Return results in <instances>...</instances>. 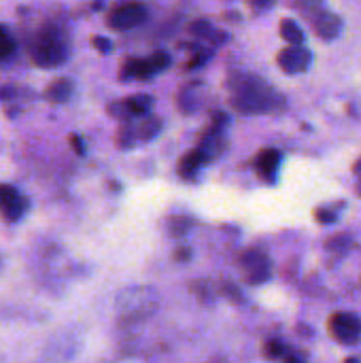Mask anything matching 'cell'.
<instances>
[{"mask_svg":"<svg viewBox=\"0 0 361 363\" xmlns=\"http://www.w3.org/2000/svg\"><path fill=\"white\" fill-rule=\"evenodd\" d=\"M28 53L34 66L38 68H57L68 60L70 43L68 34L60 23L40 26L28 40Z\"/></svg>","mask_w":361,"mask_h":363,"instance_id":"cell-1","label":"cell"},{"mask_svg":"<svg viewBox=\"0 0 361 363\" xmlns=\"http://www.w3.org/2000/svg\"><path fill=\"white\" fill-rule=\"evenodd\" d=\"M232 104L245 115H257L274 108L277 94L270 85L262 79L251 74H236L232 77Z\"/></svg>","mask_w":361,"mask_h":363,"instance_id":"cell-2","label":"cell"},{"mask_svg":"<svg viewBox=\"0 0 361 363\" xmlns=\"http://www.w3.org/2000/svg\"><path fill=\"white\" fill-rule=\"evenodd\" d=\"M170 64V55L166 51H157L143 60H128L121 68V79H149L164 70Z\"/></svg>","mask_w":361,"mask_h":363,"instance_id":"cell-3","label":"cell"},{"mask_svg":"<svg viewBox=\"0 0 361 363\" xmlns=\"http://www.w3.org/2000/svg\"><path fill=\"white\" fill-rule=\"evenodd\" d=\"M28 198L19 194L13 185H0V217L6 223H17L28 213Z\"/></svg>","mask_w":361,"mask_h":363,"instance_id":"cell-4","label":"cell"},{"mask_svg":"<svg viewBox=\"0 0 361 363\" xmlns=\"http://www.w3.org/2000/svg\"><path fill=\"white\" fill-rule=\"evenodd\" d=\"M147 19V9L140 2H126L109 13V26L113 30H130Z\"/></svg>","mask_w":361,"mask_h":363,"instance_id":"cell-5","label":"cell"},{"mask_svg":"<svg viewBox=\"0 0 361 363\" xmlns=\"http://www.w3.org/2000/svg\"><path fill=\"white\" fill-rule=\"evenodd\" d=\"M155 308V298L151 291L134 289L119 298V313L128 319H138L140 315H149Z\"/></svg>","mask_w":361,"mask_h":363,"instance_id":"cell-6","label":"cell"},{"mask_svg":"<svg viewBox=\"0 0 361 363\" xmlns=\"http://www.w3.org/2000/svg\"><path fill=\"white\" fill-rule=\"evenodd\" d=\"M240 268L251 285L266 283L270 279V259L264 251L251 249L240 257Z\"/></svg>","mask_w":361,"mask_h":363,"instance_id":"cell-7","label":"cell"},{"mask_svg":"<svg viewBox=\"0 0 361 363\" xmlns=\"http://www.w3.org/2000/svg\"><path fill=\"white\" fill-rule=\"evenodd\" d=\"M332 336L343 345H355L361 338V319L349 313H338L330 319Z\"/></svg>","mask_w":361,"mask_h":363,"instance_id":"cell-8","label":"cell"},{"mask_svg":"<svg viewBox=\"0 0 361 363\" xmlns=\"http://www.w3.org/2000/svg\"><path fill=\"white\" fill-rule=\"evenodd\" d=\"M281 70H285L287 74H298V72H304L309 66H311V51H306L304 47L300 45H289L287 49H283L277 57Z\"/></svg>","mask_w":361,"mask_h":363,"instance_id":"cell-9","label":"cell"},{"mask_svg":"<svg viewBox=\"0 0 361 363\" xmlns=\"http://www.w3.org/2000/svg\"><path fill=\"white\" fill-rule=\"evenodd\" d=\"M153 104V98L151 96H132V98H126L121 102H113L109 106V113L117 119H132V117H138V115H145Z\"/></svg>","mask_w":361,"mask_h":363,"instance_id":"cell-10","label":"cell"},{"mask_svg":"<svg viewBox=\"0 0 361 363\" xmlns=\"http://www.w3.org/2000/svg\"><path fill=\"white\" fill-rule=\"evenodd\" d=\"M311 21H313V28H315L317 36L323 38V40H334L340 34V30H343V21L334 13H328L323 9L317 11L311 17Z\"/></svg>","mask_w":361,"mask_h":363,"instance_id":"cell-11","label":"cell"},{"mask_svg":"<svg viewBox=\"0 0 361 363\" xmlns=\"http://www.w3.org/2000/svg\"><path fill=\"white\" fill-rule=\"evenodd\" d=\"M72 91H74V83H72L70 79H66V77H60V79H55V81H51V83L47 85L45 98H47L51 104H64V102L70 100Z\"/></svg>","mask_w":361,"mask_h":363,"instance_id":"cell-12","label":"cell"},{"mask_svg":"<svg viewBox=\"0 0 361 363\" xmlns=\"http://www.w3.org/2000/svg\"><path fill=\"white\" fill-rule=\"evenodd\" d=\"M281 164V153L277 149H264L257 157H255V168L262 177L272 179L279 170Z\"/></svg>","mask_w":361,"mask_h":363,"instance_id":"cell-13","label":"cell"},{"mask_svg":"<svg viewBox=\"0 0 361 363\" xmlns=\"http://www.w3.org/2000/svg\"><path fill=\"white\" fill-rule=\"evenodd\" d=\"M206 162H209V155L204 153L202 147H198V149L189 151L187 155H183V160L179 164V174L181 177H194L200 170V166H204Z\"/></svg>","mask_w":361,"mask_h":363,"instance_id":"cell-14","label":"cell"},{"mask_svg":"<svg viewBox=\"0 0 361 363\" xmlns=\"http://www.w3.org/2000/svg\"><path fill=\"white\" fill-rule=\"evenodd\" d=\"M162 130V119L157 117H149V119H143L138 125H134V134H136V140H151L157 132Z\"/></svg>","mask_w":361,"mask_h":363,"instance_id":"cell-15","label":"cell"},{"mask_svg":"<svg viewBox=\"0 0 361 363\" xmlns=\"http://www.w3.org/2000/svg\"><path fill=\"white\" fill-rule=\"evenodd\" d=\"M281 36L285 40H289V45H302L304 43V32L300 30V26L291 19H283L281 21Z\"/></svg>","mask_w":361,"mask_h":363,"instance_id":"cell-16","label":"cell"},{"mask_svg":"<svg viewBox=\"0 0 361 363\" xmlns=\"http://www.w3.org/2000/svg\"><path fill=\"white\" fill-rule=\"evenodd\" d=\"M15 49H17V40H15L13 32L4 23H0V60L11 57L15 53Z\"/></svg>","mask_w":361,"mask_h":363,"instance_id":"cell-17","label":"cell"},{"mask_svg":"<svg viewBox=\"0 0 361 363\" xmlns=\"http://www.w3.org/2000/svg\"><path fill=\"white\" fill-rule=\"evenodd\" d=\"M285 351H287V347L279 340H272L266 345V357H270V359H285L287 357Z\"/></svg>","mask_w":361,"mask_h":363,"instance_id":"cell-18","label":"cell"},{"mask_svg":"<svg viewBox=\"0 0 361 363\" xmlns=\"http://www.w3.org/2000/svg\"><path fill=\"white\" fill-rule=\"evenodd\" d=\"M189 228V221L187 219H172L170 221V234L172 236H183Z\"/></svg>","mask_w":361,"mask_h":363,"instance_id":"cell-19","label":"cell"},{"mask_svg":"<svg viewBox=\"0 0 361 363\" xmlns=\"http://www.w3.org/2000/svg\"><path fill=\"white\" fill-rule=\"evenodd\" d=\"M213 30H211V23L209 21H196V23H191V34H196V36H206V34H211Z\"/></svg>","mask_w":361,"mask_h":363,"instance_id":"cell-20","label":"cell"},{"mask_svg":"<svg viewBox=\"0 0 361 363\" xmlns=\"http://www.w3.org/2000/svg\"><path fill=\"white\" fill-rule=\"evenodd\" d=\"M94 47H96L98 51H102V53H109V51L113 49L111 40L104 38V36H94Z\"/></svg>","mask_w":361,"mask_h":363,"instance_id":"cell-21","label":"cell"},{"mask_svg":"<svg viewBox=\"0 0 361 363\" xmlns=\"http://www.w3.org/2000/svg\"><path fill=\"white\" fill-rule=\"evenodd\" d=\"M317 221H321V223H332V221H336V213H328V211H317Z\"/></svg>","mask_w":361,"mask_h":363,"instance_id":"cell-22","label":"cell"},{"mask_svg":"<svg viewBox=\"0 0 361 363\" xmlns=\"http://www.w3.org/2000/svg\"><path fill=\"white\" fill-rule=\"evenodd\" d=\"M206 60H209V53H204V51H202V53H198V55H196V60H191V62L187 64V68H198V66H202Z\"/></svg>","mask_w":361,"mask_h":363,"instance_id":"cell-23","label":"cell"},{"mask_svg":"<svg viewBox=\"0 0 361 363\" xmlns=\"http://www.w3.org/2000/svg\"><path fill=\"white\" fill-rule=\"evenodd\" d=\"M70 145H72V149H74L79 155H83V151H85V149H83V140H81L77 134H72V136H70Z\"/></svg>","mask_w":361,"mask_h":363,"instance_id":"cell-24","label":"cell"},{"mask_svg":"<svg viewBox=\"0 0 361 363\" xmlns=\"http://www.w3.org/2000/svg\"><path fill=\"white\" fill-rule=\"evenodd\" d=\"M353 170H355V174H361V160L355 164V166H353Z\"/></svg>","mask_w":361,"mask_h":363,"instance_id":"cell-25","label":"cell"},{"mask_svg":"<svg viewBox=\"0 0 361 363\" xmlns=\"http://www.w3.org/2000/svg\"><path fill=\"white\" fill-rule=\"evenodd\" d=\"M357 191H360V196H361V185H360V187H357Z\"/></svg>","mask_w":361,"mask_h":363,"instance_id":"cell-26","label":"cell"}]
</instances>
